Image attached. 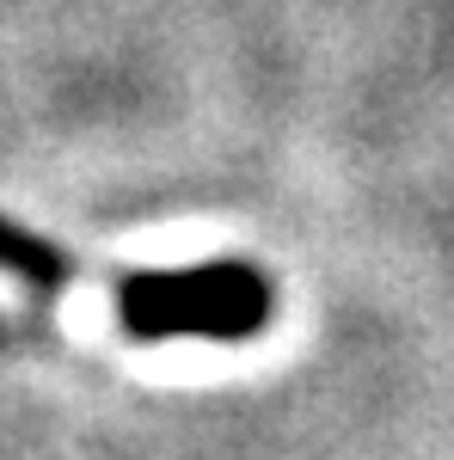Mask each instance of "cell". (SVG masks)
<instances>
[{
	"label": "cell",
	"mask_w": 454,
	"mask_h": 460,
	"mask_svg": "<svg viewBox=\"0 0 454 460\" xmlns=\"http://www.w3.org/2000/svg\"><path fill=\"white\" fill-rule=\"evenodd\" d=\"M105 295L117 325L136 344H173V338L245 344L277 314L271 277L240 258L184 264V270H117V277H105Z\"/></svg>",
	"instance_id": "cell-1"
},
{
	"label": "cell",
	"mask_w": 454,
	"mask_h": 460,
	"mask_svg": "<svg viewBox=\"0 0 454 460\" xmlns=\"http://www.w3.org/2000/svg\"><path fill=\"white\" fill-rule=\"evenodd\" d=\"M0 270H6V277H19L25 288H37V295H49V288H68L74 277H80V264H74L62 246L37 240V234L13 227V221H0Z\"/></svg>",
	"instance_id": "cell-2"
}]
</instances>
